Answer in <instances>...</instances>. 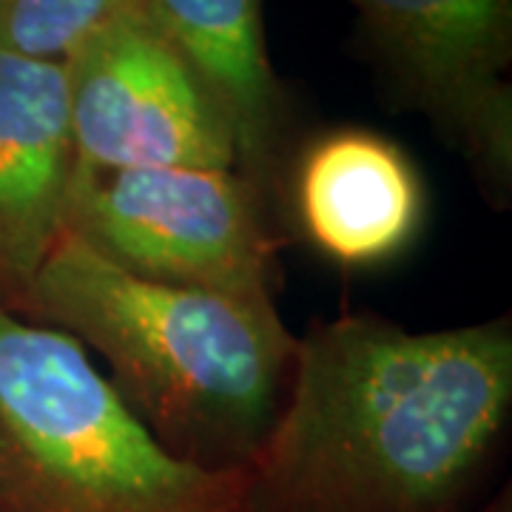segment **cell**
Segmentation results:
<instances>
[{
	"instance_id": "cell-5",
	"label": "cell",
	"mask_w": 512,
	"mask_h": 512,
	"mask_svg": "<svg viewBox=\"0 0 512 512\" xmlns=\"http://www.w3.org/2000/svg\"><path fill=\"white\" fill-rule=\"evenodd\" d=\"M404 106L467 160L495 208L512 200V0H348Z\"/></svg>"
},
{
	"instance_id": "cell-8",
	"label": "cell",
	"mask_w": 512,
	"mask_h": 512,
	"mask_svg": "<svg viewBox=\"0 0 512 512\" xmlns=\"http://www.w3.org/2000/svg\"><path fill=\"white\" fill-rule=\"evenodd\" d=\"M291 214L313 251L342 268L402 254L424 222V185L402 148L370 128H336L291 168Z\"/></svg>"
},
{
	"instance_id": "cell-2",
	"label": "cell",
	"mask_w": 512,
	"mask_h": 512,
	"mask_svg": "<svg viewBox=\"0 0 512 512\" xmlns=\"http://www.w3.org/2000/svg\"><path fill=\"white\" fill-rule=\"evenodd\" d=\"M20 316L69 333L165 450L248 470L291 382L296 336L274 299L126 274L63 228Z\"/></svg>"
},
{
	"instance_id": "cell-9",
	"label": "cell",
	"mask_w": 512,
	"mask_h": 512,
	"mask_svg": "<svg viewBox=\"0 0 512 512\" xmlns=\"http://www.w3.org/2000/svg\"><path fill=\"white\" fill-rule=\"evenodd\" d=\"M140 9L220 111L239 174L274 205L288 114L265 46L262 0H140Z\"/></svg>"
},
{
	"instance_id": "cell-3",
	"label": "cell",
	"mask_w": 512,
	"mask_h": 512,
	"mask_svg": "<svg viewBox=\"0 0 512 512\" xmlns=\"http://www.w3.org/2000/svg\"><path fill=\"white\" fill-rule=\"evenodd\" d=\"M245 470L174 458L69 333L0 305V512H245Z\"/></svg>"
},
{
	"instance_id": "cell-7",
	"label": "cell",
	"mask_w": 512,
	"mask_h": 512,
	"mask_svg": "<svg viewBox=\"0 0 512 512\" xmlns=\"http://www.w3.org/2000/svg\"><path fill=\"white\" fill-rule=\"evenodd\" d=\"M74 177L63 63L0 46V305L18 313L66 228Z\"/></svg>"
},
{
	"instance_id": "cell-4",
	"label": "cell",
	"mask_w": 512,
	"mask_h": 512,
	"mask_svg": "<svg viewBox=\"0 0 512 512\" xmlns=\"http://www.w3.org/2000/svg\"><path fill=\"white\" fill-rule=\"evenodd\" d=\"M66 231L140 279L274 299V205L237 168H74Z\"/></svg>"
},
{
	"instance_id": "cell-1",
	"label": "cell",
	"mask_w": 512,
	"mask_h": 512,
	"mask_svg": "<svg viewBox=\"0 0 512 512\" xmlns=\"http://www.w3.org/2000/svg\"><path fill=\"white\" fill-rule=\"evenodd\" d=\"M510 410V316L421 333L370 313L316 322L245 470V512H458Z\"/></svg>"
},
{
	"instance_id": "cell-10",
	"label": "cell",
	"mask_w": 512,
	"mask_h": 512,
	"mask_svg": "<svg viewBox=\"0 0 512 512\" xmlns=\"http://www.w3.org/2000/svg\"><path fill=\"white\" fill-rule=\"evenodd\" d=\"M140 0H0V46L35 60L66 63Z\"/></svg>"
},
{
	"instance_id": "cell-6",
	"label": "cell",
	"mask_w": 512,
	"mask_h": 512,
	"mask_svg": "<svg viewBox=\"0 0 512 512\" xmlns=\"http://www.w3.org/2000/svg\"><path fill=\"white\" fill-rule=\"evenodd\" d=\"M74 168H237L231 131L137 6L66 63Z\"/></svg>"
}]
</instances>
